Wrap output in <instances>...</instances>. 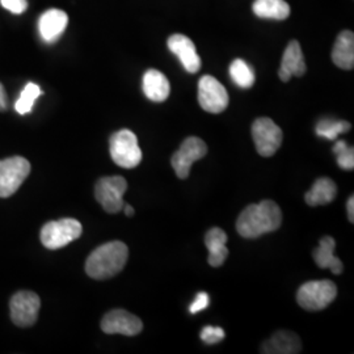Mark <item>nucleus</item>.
<instances>
[{"mask_svg":"<svg viewBox=\"0 0 354 354\" xmlns=\"http://www.w3.org/2000/svg\"><path fill=\"white\" fill-rule=\"evenodd\" d=\"M68 24V16L62 10L51 8L42 13L38 21L39 36L46 44H54L64 35Z\"/></svg>","mask_w":354,"mask_h":354,"instance_id":"14","label":"nucleus"},{"mask_svg":"<svg viewBox=\"0 0 354 354\" xmlns=\"http://www.w3.org/2000/svg\"><path fill=\"white\" fill-rule=\"evenodd\" d=\"M337 297V286L329 279L310 281L297 292V301L307 311H320L328 307Z\"/></svg>","mask_w":354,"mask_h":354,"instance_id":"3","label":"nucleus"},{"mask_svg":"<svg viewBox=\"0 0 354 354\" xmlns=\"http://www.w3.org/2000/svg\"><path fill=\"white\" fill-rule=\"evenodd\" d=\"M12 322L19 327H30L37 322L41 301L33 291H19L10 302Z\"/></svg>","mask_w":354,"mask_h":354,"instance_id":"11","label":"nucleus"},{"mask_svg":"<svg viewBox=\"0 0 354 354\" xmlns=\"http://www.w3.org/2000/svg\"><path fill=\"white\" fill-rule=\"evenodd\" d=\"M346 209H348V218H349V221L353 223L354 222V197L353 196H351V198L348 200V203H346Z\"/></svg>","mask_w":354,"mask_h":354,"instance_id":"31","label":"nucleus"},{"mask_svg":"<svg viewBox=\"0 0 354 354\" xmlns=\"http://www.w3.org/2000/svg\"><path fill=\"white\" fill-rule=\"evenodd\" d=\"M301 349L302 342L295 333L289 330H279L268 342L263 344L261 353L294 354L299 353Z\"/></svg>","mask_w":354,"mask_h":354,"instance_id":"16","label":"nucleus"},{"mask_svg":"<svg viewBox=\"0 0 354 354\" xmlns=\"http://www.w3.org/2000/svg\"><path fill=\"white\" fill-rule=\"evenodd\" d=\"M42 91L35 83H28L26 88L20 93L17 102L15 104V109L19 114H28L32 112L35 102L41 96Z\"/></svg>","mask_w":354,"mask_h":354,"instance_id":"25","label":"nucleus"},{"mask_svg":"<svg viewBox=\"0 0 354 354\" xmlns=\"http://www.w3.org/2000/svg\"><path fill=\"white\" fill-rule=\"evenodd\" d=\"M335 248H336V241L330 236H324L320 243L319 247L314 251V260L317 266L322 269H330L333 274H340L342 273V260L335 256Z\"/></svg>","mask_w":354,"mask_h":354,"instance_id":"20","label":"nucleus"},{"mask_svg":"<svg viewBox=\"0 0 354 354\" xmlns=\"http://www.w3.org/2000/svg\"><path fill=\"white\" fill-rule=\"evenodd\" d=\"M109 149L112 160L121 168L131 169L142 162V150L137 136L127 129L114 133L109 140Z\"/></svg>","mask_w":354,"mask_h":354,"instance_id":"4","label":"nucleus"},{"mask_svg":"<svg viewBox=\"0 0 354 354\" xmlns=\"http://www.w3.org/2000/svg\"><path fill=\"white\" fill-rule=\"evenodd\" d=\"M282 225V212L274 201L266 200L247 206L236 221L239 235L247 239H256L268 232L279 230Z\"/></svg>","mask_w":354,"mask_h":354,"instance_id":"1","label":"nucleus"},{"mask_svg":"<svg viewBox=\"0 0 354 354\" xmlns=\"http://www.w3.org/2000/svg\"><path fill=\"white\" fill-rule=\"evenodd\" d=\"M225 336H226V333L221 327L207 326L201 330V339L207 345H213V344L222 342L225 339Z\"/></svg>","mask_w":354,"mask_h":354,"instance_id":"27","label":"nucleus"},{"mask_svg":"<svg viewBox=\"0 0 354 354\" xmlns=\"http://www.w3.org/2000/svg\"><path fill=\"white\" fill-rule=\"evenodd\" d=\"M227 234L219 227L210 228L205 236V244L209 251V264L214 268L223 266L228 256L226 247Z\"/></svg>","mask_w":354,"mask_h":354,"instance_id":"17","label":"nucleus"},{"mask_svg":"<svg viewBox=\"0 0 354 354\" xmlns=\"http://www.w3.org/2000/svg\"><path fill=\"white\" fill-rule=\"evenodd\" d=\"M143 92L151 102H165L169 96L171 86L163 73L158 70H149L143 76Z\"/></svg>","mask_w":354,"mask_h":354,"instance_id":"19","label":"nucleus"},{"mask_svg":"<svg viewBox=\"0 0 354 354\" xmlns=\"http://www.w3.org/2000/svg\"><path fill=\"white\" fill-rule=\"evenodd\" d=\"M332 61L342 70L354 67V35L352 30L342 32L335 42L332 50Z\"/></svg>","mask_w":354,"mask_h":354,"instance_id":"18","label":"nucleus"},{"mask_svg":"<svg viewBox=\"0 0 354 354\" xmlns=\"http://www.w3.org/2000/svg\"><path fill=\"white\" fill-rule=\"evenodd\" d=\"M8 108V97L6 93V89L3 87V84L0 83V112L7 111Z\"/></svg>","mask_w":354,"mask_h":354,"instance_id":"30","label":"nucleus"},{"mask_svg":"<svg viewBox=\"0 0 354 354\" xmlns=\"http://www.w3.org/2000/svg\"><path fill=\"white\" fill-rule=\"evenodd\" d=\"M252 137L257 152L264 158H269L281 147L283 134L273 120L260 117L253 122Z\"/></svg>","mask_w":354,"mask_h":354,"instance_id":"8","label":"nucleus"},{"mask_svg":"<svg viewBox=\"0 0 354 354\" xmlns=\"http://www.w3.org/2000/svg\"><path fill=\"white\" fill-rule=\"evenodd\" d=\"M333 152L337 155V165L345 171L354 168L353 147H349L345 140H337L333 146Z\"/></svg>","mask_w":354,"mask_h":354,"instance_id":"26","label":"nucleus"},{"mask_svg":"<svg viewBox=\"0 0 354 354\" xmlns=\"http://www.w3.org/2000/svg\"><path fill=\"white\" fill-rule=\"evenodd\" d=\"M82 232L83 227L79 221L73 218H64L59 221L48 222L41 230L39 238L48 250H59L80 238Z\"/></svg>","mask_w":354,"mask_h":354,"instance_id":"5","label":"nucleus"},{"mask_svg":"<svg viewBox=\"0 0 354 354\" xmlns=\"http://www.w3.org/2000/svg\"><path fill=\"white\" fill-rule=\"evenodd\" d=\"M127 190V183L124 177H102L96 183L95 197L106 213L115 214L124 209V194Z\"/></svg>","mask_w":354,"mask_h":354,"instance_id":"6","label":"nucleus"},{"mask_svg":"<svg viewBox=\"0 0 354 354\" xmlns=\"http://www.w3.org/2000/svg\"><path fill=\"white\" fill-rule=\"evenodd\" d=\"M230 75L235 84L241 88H251L254 84L256 76L252 67L243 59H235L230 66Z\"/></svg>","mask_w":354,"mask_h":354,"instance_id":"23","label":"nucleus"},{"mask_svg":"<svg viewBox=\"0 0 354 354\" xmlns=\"http://www.w3.org/2000/svg\"><path fill=\"white\" fill-rule=\"evenodd\" d=\"M167 44H168V49L176 55L188 73L196 74L200 71L201 58L197 54L196 46L189 37L184 35H172L168 38Z\"/></svg>","mask_w":354,"mask_h":354,"instance_id":"13","label":"nucleus"},{"mask_svg":"<svg viewBox=\"0 0 354 354\" xmlns=\"http://www.w3.org/2000/svg\"><path fill=\"white\" fill-rule=\"evenodd\" d=\"M253 13L260 19L286 20L290 15V6L285 0H254Z\"/></svg>","mask_w":354,"mask_h":354,"instance_id":"22","label":"nucleus"},{"mask_svg":"<svg viewBox=\"0 0 354 354\" xmlns=\"http://www.w3.org/2000/svg\"><path fill=\"white\" fill-rule=\"evenodd\" d=\"M337 196V185L328 177L317 178L304 196V200L310 206H320L332 203Z\"/></svg>","mask_w":354,"mask_h":354,"instance_id":"21","label":"nucleus"},{"mask_svg":"<svg viewBox=\"0 0 354 354\" xmlns=\"http://www.w3.org/2000/svg\"><path fill=\"white\" fill-rule=\"evenodd\" d=\"M0 4L15 15H21L28 8V0H0Z\"/></svg>","mask_w":354,"mask_h":354,"instance_id":"28","label":"nucleus"},{"mask_svg":"<svg viewBox=\"0 0 354 354\" xmlns=\"http://www.w3.org/2000/svg\"><path fill=\"white\" fill-rule=\"evenodd\" d=\"M102 329L108 335L136 336L142 332L143 323L140 317L125 310H113L102 317Z\"/></svg>","mask_w":354,"mask_h":354,"instance_id":"12","label":"nucleus"},{"mask_svg":"<svg viewBox=\"0 0 354 354\" xmlns=\"http://www.w3.org/2000/svg\"><path fill=\"white\" fill-rule=\"evenodd\" d=\"M122 210L125 212L127 216H133V215H134V207L130 206V205H124V209H122Z\"/></svg>","mask_w":354,"mask_h":354,"instance_id":"32","label":"nucleus"},{"mask_svg":"<svg viewBox=\"0 0 354 354\" xmlns=\"http://www.w3.org/2000/svg\"><path fill=\"white\" fill-rule=\"evenodd\" d=\"M129 259V248L122 241H109L97 247L86 261V272L91 279H108L118 274Z\"/></svg>","mask_w":354,"mask_h":354,"instance_id":"2","label":"nucleus"},{"mask_svg":"<svg viewBox=\"0 0 354 354\" xmlns=\"http://www.w3.org/2000/svg\"><path fill=\"white\" fill-rule=\"evenodd\" d=\"M351 124L346 121H335V120H322L317 125V134L322 138L328 140H337V137L351 130Z\"/></svg>","mask_w":354,"mask_h":354,"instance_id":"24","label":"nucleus"},{"mask_svg":"<svg viewBox=\"0 0 354 354\" xmlns=\"http://www.w3.org/2000/svg\"><path fill=\"white\" fill-rule=\"evenodd\" d=\"M198 102L209 113H222L228 105L227 91L214 76H203L198 83Z\"/></svg>","mask_w":354,"mask_h":354,"instance_id":"10","label":"nucleus"},{"mask_svg":"<svg viewBox=\"0 0 354 354\" xmlns=\"http://www.w3.org/2000/svg\"><path fill=\"white\" fill-rule=\"evenodd\" d=\"M210 304V298L206 292H198L194 302L190 304L189 311L190 314H197L200 311H203L207 308V306Z\"/></svg>","mask_w":354,"mask_h":354,"instance_id":"29","label":"nucleus"},{"mask_svg":"<svg viewBox=\"0 0 354 354\" xmlns=\"http://www.w3.org/2000/svg\"><path fill=\"white\" fill-rule=\"evenodd\" d=\"M206 153L207 146L203 140L197 137H188L171 159V165L174 167L177 177L184 180L189 176L192 165L197 160L203 159Z\"/></svg>","mask_w":354,"mask_h":354,"instance_id":"9","label":"nucleus"},{"mask_svg":"<svg viewBox=\"0 0 354 354\" xmlns=\"http://www.w3.org/2000/svg\"><path fill=\"white\" fill-rule=\"evenodd\" d=\"M307 66L304 62V53L298 41H290L288 48L285 49L281 67L279 70V79L282 82H289L291 76H304Z\"/></svg>","mask_w":354,"mask_h":354,"instance_id":"15","label":"nucleus"},{"mask_svg":"<svg viewBox=\"0 0 354 354\" xmlns=\"http://www.w3.org/2000/svg\"><path fill=\"white\" fill-rule=\"evenodd\" d=\"M30 174V163L26 158L12 156L0 160V197L15 194Z\"/></svg>","mask_w":354,"mask_h":354,"instance_id":"7","label":"nucleus"}]
</instances>
